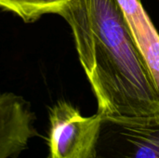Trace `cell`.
Returning a JSON list of instances; mask_svg holds the SVG:
<instances>
[{
	"label": "cell",
	"instance_id": "1",
	"mask_svg": "<svg viewBox=\"0 0 159 158\" xmlns=\"http://www.w3.org/2000/svg\"><path fill=\"white\" fill-rule=\"evenodd\" d=\"M69 23L81 65L102 118L159 116V89L118 0H68L60 13Z\"/></svg>",
	"mask_w": 159,
	"mask_h": 158
},
{
	"label": "cell",
	"instance_id": "2",
	"mask_svg": "<svg viewBox=\"0 0 159 158\" xmlns=\"http://www.w3.org/2000/svg\"><path fill=\"white\" fill-rule=\"evenodd\" d=\"M102 116H83L72 104L57 102L49 110L48 158H94Z\"/></svg>",
	"mask_w": 159,
	"mask_h": 158
},
{
	"label": "cell",
	"instance_id": "3",
	"mask_svg": "<svg viewBox=\"0 0 159 158\" xmlns=\"http://www.w3.org/2000/svg\"><path fill=\"white\" fill-rule=\"evenodd\" d=\"M94 158H159V116L144 120L102 118Z\"/></svg>",
	"mask_w": 159,
	"mask_h": 158
},
{
	"label": "cell",
	"instance_id": "4",
	"mask_svg": "<svg viewBox=\"0 0 159 158\" xmlns=\"http://www.w3.org/2000/svg\"><path fill=\"white\" fill-rule=\"evenodd\" d=\"M29 103L13 93H0V158H15L37 135Z\"/></svg>",
	"mask_w": 159,
	"mask_h": 158
},
{
	"label": "cell",
	"instance_id": "5",
	"mask_svg": "<svg viewBox=\"0 0 159 158\" xmlns=\"http://www.w3.org/2000/svg\"><path fill=\"white\" fill-rule=\"evenodd\" d=\"M135 42L159 89V34L140 0H118Z\"/></svg>",
	"mask_w": 159,
	"mask_h": 158
},
{
	"label": "cell",
	"instance_id": "6",
	"mask_svg": "<svg viewBox=\"0 0 159 158\" xmlns=\"http://www.w3.org/2000/svg\"><path fill=\"white\" fill-rule=\"evenodd\" d=\"M68 0H0V7L15 13L26 22L34 21L44 14L61 12Z\"/></svg>",
	"mask_w": 159,
	"mask_h": 158
}]
</instances>
